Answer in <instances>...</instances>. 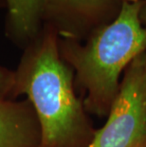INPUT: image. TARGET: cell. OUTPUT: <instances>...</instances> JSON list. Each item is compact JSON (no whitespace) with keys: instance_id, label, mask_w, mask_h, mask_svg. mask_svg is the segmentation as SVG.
Segmentation results:
<instances>
[{"instance_id":"6da1fadb","label":"cell","mask_w":146,"mask_h":147,"mask_svg":"<svg viewBox=\"0 0 146 147\" xmlns=\"http://www.w3.org/2000/svg\"><path fill=\"white\" fill-rule=\"evenodd\" d=\"M143 1H122L115 19L102 27L87 45L72 49L69 59L87 91L86 105L100 116L108 114L130 63L146 51V28L139 13Z\"/></svg>"},{"instance_id":"7a4b0ae2","label":"cell","mask_w":146,"mask_h":147,"mask_svg":"<svg viewBox=\"0 0 146 147\" xmlns=\"http://www.w3.org/2000/svg\"><path fill=\"white\" fill-rule=\"evenodd\" d=\"M23 86L38 116L40 147H74L87 137L72 74L61 60L54 36L46 37L35 53Z\"/></svg>"},{"instance_id":"3957f363","label":"cell","mask_w":146,"mask_h":147,"mask_svg":"<svg viewBox=\"0 0 146 147\" xmlns=\"http://www.w3.org/2000/svg\"><path fill=\"white\" fill-rule=\"evenodd\" d=\"M107 115L87 147H146V51L124 70Z\"/></svg>"},{"instance_id":"277c9868","label":"cell","mask_w":146,"mask_h":147,"mask_svg":"<svg viewBox=\"0 0 146 147\" xmlns=\"http://www.w3.org/2000/svg\"><path fill=\"white\" fill-rule=\"evenodd\" d=\"M32 123L15 105L0 102V147H34Z\"/></svg>"},{"instance_id":"5b68a950","label":"cell","mask_w":146,"mask_h":147,"mask_svg":"<svg viewBox=\"0 0 146 147\" xmlns=\"http://www.w3.org/2000/svg\"><path fill=\"white\" fill-rule=\"evenodd\" d=\"M11 23L22 35H32L36 30L43 11L44 0H7Z\"/></svg>"},{"instance_id":"8992f818","label":"cell","mask_w":146,"mask_h":147,"mask_svg":"<svg viewBox=\"0 0 146 147\" xmlns=\"http://www.w3.org/2000/svg\"><path fill=\"white\" fill-rule=\"evenodd\" d=\"M67 13L83 17L99 16L108 11L116 0H44Z\"/></svg>"},{"instance_id":"52a82bcc","label":"cell","mask_w":146,"mask_h":147,"mask_svg":"<svg viewBox=\"0 0 146 147\" xmlns=\"http://www.w3.org/2000/svg\"><path fill=\"white\" fill-rule=\"evenodd\" d=\"M139 17H141L142 25L146 28V1H143V4H142L141 10V13H139Z\"/></svg>"},{"instance_id":"ba28073f","label":"cell","mask_w":146,"mask_h":147,"mask_svg":"<svg viewBox=\"0 0 146 147\" xmlns=\"http://www.w3.org/2000/svg\"><path fill=\"white\" fill-rule=\"evenodd\" d=\"M5 77H4V74H3L1 71H0V87H1V86H3V84L5 83Z\"/></svg>"},{"instance_id":"9c48e42d","label":"cell","mask_w":146,"mask_h":147,"mask_svg":"<svg viewBox=\"0 0 146 147\" xmlns=\"http://www.w3.org/2000/svg\"><path fill=\"white\" fill-rule=\"evenodd\" d=\"M124 1H127L129 3H137V2H139L141 0H124Z\"/></svg>"}]
</instances>
